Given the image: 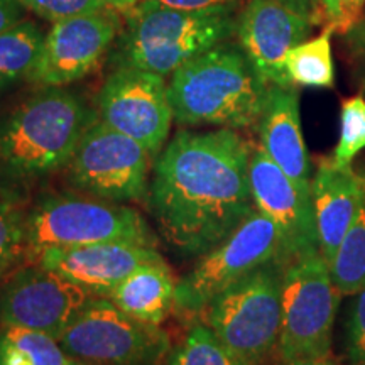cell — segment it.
I'll use <instances>...</instances> for the list:
<instances>
[{
	"label": "cell",
	"mask_w": 365,
	"mask_h": 365,
	"mask_svg": "<svg viewBox=\"0 0 365 365\" xmlns=\"http://www.w3.org/2000/svg\"><path fill=\"white\" fill-rule=\"evenodd\" d=\"M97 120L65 86L41 88L0 118V168L17 181H34L68 166L81 137Z\"/></svg>",
	"instance_id": "3"
},
{
	"label": "cell",
	"mask_w": 365,
	"mask_h": 365,
	"mask_svg": "<svg viewBox=\"0 0 365 365\" xmlns=\"http://www.w3.org/2000/svg\"><path fill=\"white\" fill-rule=\"evenodd\" d=\"M249 180L255 210L281 230L286 262L301 252L319 249L312 193L301 190L261 145L250 156Z\"/></svg>",
	"instance_id": "15"
},
{
	"label": "cell",
	"mask_w": 365,
	"mask_h": 365,
	"mask_svg": "<svg viewBox=\"0 0 365 365\" xmlns=\"http://www.w3.org/2000/svg\"><path fill=\"white\" fill-rule=\"evenodd\" d=\"M166 365H249L227 349L205 323H195L180 345L170 350Z\"/></svg>",
	"instance_id": "24"
},
{
	"label": "cell",
	"mask_w": 365,
	"mask_h": 365,
	"mask_svg": "<svg viewBox=\"0 0 365 365\" xmlns=\"http://www.w3.org/2000/svg\"><path fill=\"white\" fill-rule=\"evenodd\" d=\"M330 272L344 296H354L365 289V196L357 217L333 255Z\"/></svg>",
	"instance_id": "23"
},
{
	"label": "cell",
	"mask_w": 365,
	"mask_h": 365,
	"mask_svg": "<svg viewBox=\"0 0 365 365\" xmlns=\"http://www.w3.org/2000/svg\"><path fill=\"white\" fill-rule=\"evenodd\" d=\"M118 31L113 11L103 9L53 22L29 81L39 88L66 86L88 75L107 54Z\"/></svg>",
	"instance_id": "14"
},
{
	"label": "cell",
	"mask_w": 365,
	"mask_h": 365,
	"mask_svg": "<svg viewBox=\"0 0 365 365\" xmlns=\"http://www.w3.org/2000/svg\"><path fill=\"white\" fill-rule=\"evenodd\" d=\"M317 7L282 0H249L237 19L239 46L269 86H294L286 73V58L308 39L318 24Z\"/></svg>",
	"instance_id": "13"
},
{
	"label": "cell",
	"mask_w": 365,
	"mask_h": 365,
	"mask_svg": "<svg viewBox=\"0 0 365 365\" xmlns=\"http://www.w3.org/2000/svg\"><path fill=\"white\" fill-rule=\"evenodd\" d=\"M279 365H340L336 360L330 357L323 359H298V360H286V362H281Z\"/></svg>",
	"instance_id": "34"
},
{
	"label": "cell",
	"mask_w": 365,
	"mask_h": 365,
	"mask_svg": "<svg viewBox=\"0 0 365 365\" xmlns=\"http://www.w3.org/2000/svg\"><path fill=\"white\" fill-rule=\"evenodd\" d=\"M272 261L286 262L281 230L271 218L254 210L176 282L175 304L200 313L217 294Z\"/></svg>",
	"instance_id": "8"
},
{
	"label": "cell",
	"mask_w": 365,
	"mask_h": 365,
	"mask_svg": "<svg viewBox=\"0 0 365 365\" xmlns=\"http://www.w3.org/2000/svg\"><path fill=\"white\" fill-rule=\"evenodd\" d=\"M164 259L150 245L137 242H100L73 249H51L38 262L83 287L93 298H107L137 267Z\"/></svg>",
	"instance_id": "16"
},
{
	"label": "cell",
	"mask_w": 365,
	"mask_h": 365,
	"mask_svg": "<svg viewBox=\"0 0 365 365\" xmlns=\"http://www.w3.org/2000/svg\"><path fill=\"white\" fill-rule=\"evenodd\" d=\"M362 85H364V95H365V73H364V80H362Z\"/></svg>",
	"instance_id": "36"
},
{
	"label": "cell",
	"mask_w": 365,
	"mask_h": 365,
	"mask_svg": "<svg viewBox=\"0 0 365 365\" xmlns=\"http://www.w3.org/2000/svg\"><path fill=\"white\" fill-rule=\"evenodd\" d=\"M284 264L272 261L242 277L200 312L217 339L249 365H261L277 352Z\"/></svg>",
	"instance_id": "5"
},
{
	"label": "cell",
	"mask_w": 365,
	"mask_h": 365,
	"mask_svg": "<svg viewBox=\"0 0 365 365\" xmlns=\"http://www.w3.org/2000/svg\"><path fill=\"white\" fill-rule=\"evenodd\" d=\"M143 2L150 6L176 9V11L220 14H235L247 4L245 0H143Z\"/></svg>",
	"instance_id": "30"
},
{
	"label": "cell",
	"mask_w": 365,
	"mask_h": 365,
	"mask_svg": "<svg viewBox=\"0 0 365 365\" xmlns=\"http://www.w3.org/2000/svg\"><path fill=\"white\" fill-rule=\"evenodd\" d=\"M58 339L19 327L0 330V365H78Z\"/></svg>",
	"instance_id": "20"
},
{
	"label": "cell",
	"mask_w": 365,
	"mask_h": 365,
	"mask_svg": "<svg viewBox=\"0 0 365 365\" xmlns=\"http://www.w3.org/2000/svg\"><path fill=\"white\" fill-rule=\"evenodd\" d=\"M22 9L24 7L14 0H0V33L22 21Z\"/></svg>",
	"instance_id": "31"
},
{
	"label": "cell",
	"mask_w": 365,
	"mask_h": 365,
	"mask_svg": "<svg viewBox=\"0 0 365 365\" xmlns=\"http://www.w3.org/2000/svg\"><path fill=\"white\" fill-rule=\"evenodd\" d=\"M153 158L137 140L95 120L68 163V182L105 202H140L149 195Z\"/></svg>",
	"instance_id": "10"
},
{
	"label": "cell",
	"mask_w": 365,
	"mask_h": 365,
	"mask_svg": "<svg viewBox=\"0 0 365 365\" xmlns=\"http://www.w3.org/2000/svg\"><path fill=\"white\" fill-rule=\"evenodd\" d=\"M108 11L113 12H129L135 6H139L143 0H100Z\"/></svg>",
	"instance_id": "33"
},
{
	"label": "cell",
	"mask_w": 365,
	"mask_h": 365,
	"mask_svg": "<svg viewBox=\"0 0 365 365\" xmlns=\"http://www.w3.org/2000/svg\"><path fill=\"white\" fill-rule=\"evenodd\" d=\"M78 365H86V364H83V362H80V364H78Z\"/></svg>",
	"instance_id": "37"
},
{
	"label": "cell",
	"mask_w": 365,
	"mask_h": 365,
	"mask_svg": "<svg viewBox=\"0 0 365 365\" xmlns=\"http://www.w3.org/2000/svg\"><path fill=\"white\" fill-rule=\"evenodd\" d=\"M269 85L240 46L220 43L191 58L171 75L168 95L182 125L245 129L259 124Z\"/></svg>",
	"instance_id": "2"
},
{
	"label": "cell",
	"mask_w": 365,
	"mask_h": 365,
	"mask_svg": "<svg viewBox=\"0 0 365 365\" xmlns=\"http://www.w3.org/2000/svg\"><path fill=\"white\" fill-rule=\"evenodd\" d=\"M331 34L333 29L327 26L317 38L303 41L287 54L286 73L294 86L331 88L335 85Z\"/></svg>",
	"instance_id": "22"
},
{
	"label": "cell",
	"mask_w": 365,
	"mask_h": 365,
	"mask_svg": "<svg viewBox=\"0 0 365 365\" xmlns=\"http://www.w3.org/2000/svg\"><path fill=\"white\" fill-rule=\"evenodd\" d=\"M129 14L115 56L117 68H137L161 76L173 75L237 31L234 14L186 12L144 2Z\"/></svg>",
	"instance_id": "4"
},
{
	"label": "cell",
	"mask_w": 365,
	"mask_h": 365,
	"mask_svg": "<svg viewBox=\"0 0 365 365\" xmlns=\"http://www.w3.org/2000/svg\"><path fill=\"white\" fill-rule=\"evenodd\" d=\"M176 282L168 264L150 262L137 267L107 296L134 319L159 327L175 304Z\"/></svg>",
	"instance_id": "19"
},
{
	"label": "cell",
	"mask_w": 365,
	"mask_h": 365,
	"mask_svg": "<svg viewBox=\"0 0 365 365\" xmlns=\"http://www.w3.org/2000/svg\"><path fill=\"white\" fill-rule=\"evenodd\" d=\"M154 245V235L134 208L93 196H46L26 213V257L38 262L51 249H73L100 242Z\"/></svg>",
	"instance_id": "6"
},
{
	"label": "cell",
	"mask_w": 365,
	"mask_h": 365,
	"mask_svg": "<svg viewBox=\"0 0 365 365\" xmlns=\"http://www.w3.org/2000/svg\"><path fill=\"white\" fill-rule=\"evenodd\" d=\"M26 257V215L0 196V281Z\"/></svg>",
	"instance_id": "25"
},
{
	"label": "cell",
	"mask_w": 365,
	"mask_h": 365,
	"mask_svg": "<svg viewBox=\"0 0 365 365\" xmlns=\"http://www.w3.org/2000/svg\"><path fill=\"white\" fill-rule=\"evenodd\" d=\"M365 149V97H352L341 103L340 140L331 159L339 168L354 166Z\"/></svg>",
	"instance_id": "26"
},
{
	"label": "cell",
	"mask_w": 365,
	"mask_h": 365,
	"mask_svg": "<svg viewBox=\"0 0 365 365\" xmlns=\"http://www.w3.org/2000/svg\"><path fill=\"white\" fill-rule=\"evenodd\" d=\"M341 298L344 294L333 282L330 266L319 249L301 252L284 264L277 344L281 362L330 357Z\"/></svg>",
	"instance_id": "7"
},
{
	"label": "cell",
	"mask_w": 365,
	"mask_h": 365,
	"mask_svg": "<svg viewBox=\"0 0 365 365\" xmlns=\"http://www.w3.org/2000/svg\"><path fill=\"white\" fill-rule=\"evenodd\" d=\"M14 2L51 22L107 9L100 0H14Z\"/></svg>",
	"instance_id": "28"
},
{
	"label": "cell",
	"mask_w": 365,
	"mask_h": 365,
	"mask_svg": "<svg viewBox=\"0 0 365 365\" xmlns=\"http://www.w3.org/2000/svg\"><path fill=\"white\" fill-rule=\"evenodd\" d=\"M349 39L355 49H360V51L365 53V14L362 19L359 21V24L349 33Z\"/></svg>",
	"instance_id": "32"
},
{
	"label": "cell",
	"mask_w": 365,
	"mask_h": 365,
	"mask_svg": "<svg viewBox=\"0 0 365 365\" xmlns=\"http://www.w3.org/2000/svg\"><path fill=\"white\" fill-rule=\"evenodd\" d=\"M345 352L350 365H365V289L354 294L346 308Z\"/></svg>",
	"instance_id": "27"
},
{
	"label": "cell",
	"mask_w": 365,
	"mask_h": 365,
	"mask_svg": "<svg viewBox=\"0 0 365 365\" xmlns=\"http://www.w3.org/2000/svg\"><path fill=\"white\" fill-rule=\"evenodd\" d=\"M91 298L88 291L54 269L31 264L0 289V323L59 339Z\"/></svg>",
	"instance_id": "12"
},
{
	"label": "cell",
	"mask_w": 365,
	"mask_h": 365,
	"mask_svg": "<svg viewBox=\"0 0 365 365\" xmlns=\"http://www.w3.org/2000/svg\"><path fill=\"white\" fill-rule=\"evenodd\" d=\"M58 340L86 365H158L171 350L166 331L129 317L108 298H91Z\"/></svg>",
	"instance_id": "9"
},
{
	"label": "cell",
	"mask_w": 365,
	"mask_h": 365,
	"mask_svg": "<svg viewBox=\"0 0 365 365\" xmlns=\"http://www.w3.org/2000/svg\"><path fill=\"white\" fill-rule=\"evenodd\" d=\"M257 127L264 153L301 190L312 193V163L301 132L296 86H269Z\"/></svg>",
	"instance_id": "18"
},
{
	"label": "cell",
	"mask_w": 365,
	"mask_h": 365,
	"mask_svg": "<svg viewBox=\"0 0 365 365\" xmlns=\"http://www.w3.org/2000/svg\"><path fill=\"white\" fill-rule=\"evenodd\" d=\"M100 120L144 145L153 156L170 135L173 108L164 76L120 66L105 80L97 97Z\"/></svg>",
	"instance_id": "11"
},
{
	"label": "cell",
	"mask_w": 365,
	"mask_h": 365,
	"mask_svg": "<svg viewBox=\"0 0 365 365\" xmlns=\"http://www.w3.org/2000/svg\"><path fill=\"white\" fill-rule=\"evenodd\" d=\"M282 2H289V4H296V6H307V7H317L314 2L317 0H282Z\"/></svg>",
	"instance_id": "35"
},
{
	"label": "cell",
	"mask_w": 365,
	"mask_h": 365,
	"mask_svg": "<svg viewBox=\"0 0 365 365\" xmlns=\"http://www.w3.org/2000/svg\"><path fill=\"white\" fill-rule=\"evenodd\" d=\"M323 19L333 33L349 34L364 16L365 0H319Z\"/></svg>",
	"instance_id": "29"
},
{
	"label": "cell",
	"mask_w": 365,
	"mask_h": 365,
	"mask_svg": "<svg viewBox=\"0 0 365 365\" xmlns=\"http://www.w3.org/2000/svg\"><path fill=\"white\" fill-rule=\"evenodd\" d=\"M252 149L235 129L181 130L163 148L149 186L159 232L182 255L207 254L254 212Z\"/></svg>",
	"instance_id": "1"
},
{
	"label": "cell",
	"mask_w": 365,
	"mask_h": 365,
	"mask_svg": "<svg viewBox=\"0 0 365 365\" xmlns=\"http://www.w3.org/2000/svg\"><path fill=\"white\" fill-rule=\"evenodd\" d=\"M365 196V176L350 168H339L331 158L318 164L312 180V200L318 244L330 266L341 239L357 217Z\"/></svg>",
	"instance_id": "17"
},
{
	"label": "cell",
	"mask_w": 365,
	"mask_h": 365,
	"mask_svg": "<svg viewBox=\"0 0 365 365\" xmlns=\"http://www.w3.org/2000/svg\"><path fill=\"white\" fill-rule=\"evenodd\" d=\"M44 34L33 21L17 22L0 33V91L29 80L43 48Z\"/></svg>",
	"instance_id": "21"
}]
</instances>
